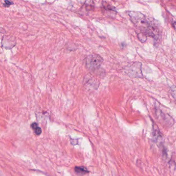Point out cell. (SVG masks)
<instances>
[{
  "mask_svg": "<svg viewBox=\"0 0 176 176\" xmlns=\"http://www.w3.org/2000/svg\"><path fill=\"white\" fill-rule=\"evenodd\" d=\"M153 137L154 141L157 143L159 142V144L161 145V140H162L163 138L162 134L160 132V130L157 125L153 122Z\"/></svg>",
  "mask_w": 176,
  "mask_h": 176,
  "instance_id": "obj_5",
  "label": "cell"
},
{
  "mask_svg": "<svg viewBox=\"0 0 176 176\" xmlns=\"http://www.w3.org/2000/svg\"><path fill=\"white\" fill-rule=\"evenodd\" d=\"M171 24L176 32V18H173L171 19Z\"/></svg>",
  "mask_w": 176,
  "mask_h": 176,
  "instance_id": "obj_11",
  "label": "cell"
},
{
  "mask_svg": "<svg viewBox=\"0 0 176 176\" xmlns=\"http://www.w3.org/2000/svg\"><path fill=\"white\" fill-rule=\"evenodd\" d=\"M137 37L141 42L145 43L147 40V36L143 32H139L137 34Z\"/></svg>",
  "mask_w": 176,
  "mask_h": 176,
  "instance_id": "obj_9",
  "label": "cell"
},
{
  "mask_svg": "<svg viewBox=\"0 0 176 176\" xmlns=\"http://www.w3.org/2000/svg\"><path fill=\"white\" fill-rule=\"evenodd\" d=\"M142 66V64L139 62L131 63L125 67V73L131 78H143L144 75L143 74Z\"/></svg>",
  "mask_w": 176,
  "mask_h": 176,
  "instance_id": "obj_2",
  "label": "cell"
},
{
  "mask_svg": "<svg viewBox=\"0 0 176 176\" xmlns=\"http://www.w3.org/2000/svg\"><path fill=\"white\" fill-rule=\"evenodd\" d=\"M155 114L159 122L163 125L167 127H171L174 124V119L167 113H165L160 108H156Z\"/></svg>",
  "mask_w": 176,
  "mask_h": 176,
  "instance_id": "obj_3",
  "label": "cell"
},
{
  "mask_svg": "<svg viewBox=\"0 0 176 176\" xmlns=\"http://www.w3.org/2000/svg\"><path fill=\"white\" fill-rule=\"evenodd\" d=\"M128 15L131 21L141 32L146 34L147 37H151L156 40H159L160 31L154 23L147 19L145 15L141 12H129Z\"/></svg>",
  "mask_w": 176,
  "mask_h": 176,
  "instance_id": "obj_1",
  "label": "cell"
},
{
  "mask_svg": "<svg viewBox=\"0 0 176 176\" xmlns=\"http://www.w3.org/2000/svg\"><path fill=\"white\" fill-rule=\"evenodd\" d=\"M171 94L172 96L176 100V86H171Z\"/></svg>",
  "mask_w": 176,
  "mask_h": 176,
  "instance_id": "obj_10",
  "label": "cell"
},
{
  "mask_svg": "<svg viewBox=\"0 0 176 176\" xmlns=\"http://www.w3.org/2000/svg\"><path fill=\"white\" fill-rule=\"evenodd\" d=\"M31 127L32 128L33 130L34 131V132L35 133L36 135L39 136L40 135L41 132H42V130L40 127L38 126V124L36 123H33L32 125H31Z\"/></svg>",
  "mask_w": 176,
  "mask_h": 176,
  "instance_id": "obj_8",
  "label": "cell"
},
{
  "mask_svg": "<svg viewBox=\"0 0 176 176\" xmlns=\"http://www.w3.org/2000/svg\"><path fill=\"white\" fill-rule=\"evenodd\" d=\"M5 3H6V4H7V5H11V4H12V3L9 2V1H5Z\"/></svg>",
  "mask_w": 176,
  "mask_h": 176,
  "instance_id": "obj_12",
  "label": "cell"
},
{
  "mask_svg": "<svg viewBox=\"0 0 176 176\" xmlns=\"http://www.w3.org/2000/svg\"><path fill=\"white\" fill-rule=\"evenodd\" d=\"M103 60L102 58L97 55H90L87 58L86 66L88 69L92 71H95V70L100 68V66L102 63Z\"/></svg>",
  "mask_w": 176,
  "mask_h": 176,
  "instance_id": "obj_4",
  "label": "cell"
},
{
  "mask_svg": "<svg viewBox=\"0 0 176 176\" xmlns=\"http://www.w3.org/2000/svg\"><path fill=\"white\" fill-rule=\"evenodd\" d=\"M75 171L77 174L81 176L84 175L89 173L87 168L83 166H76L75 168Z\"/></svg>",
  "mask_w": 176,
  "mask_h": 176,
  "instance_id": "obj_6",
  "label": "cell"
},
{
  "mask_svg": "<svg viewBox=\"0 0 176 176\" xmlns=\"http://www.w3.org/2000/svg\"><path fill=\"white\" fill-rule=\"evenodd\" d=\"M14 42L15 43V39H13V37L9 36H4L3 39L2 40V43L4 44V45L6 46V44H9V46H11Z\"/></svg>",
  "mask_w": 176,
  "mask_h": 176,
  "instance_id": "obj_7",
  "label": "cell"
}]
</instances>
